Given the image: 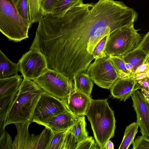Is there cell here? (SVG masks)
Masks as SVG:
<instances>
[{
    "mask_svg": "<svg viewBox=\"0 0 149 149\" xmlns=\"http://www.w3.org/2000/svg\"><path fill=\"white\" fill-rule=\"evenodd\" d=\"M138 15L122 1L99 0L82 3L61 17H44L41 45L49 60L58 70L71 78L85 72L94 59L92 54L106 36L134 24Z\"/></svg>",
    "mask_w": 149,
    "mask_h": 149,
    "instance_id": "6da1fadb",
    "label": "cell"
},
{
    "mask_svg": "<svg viewBox=\"0 0 149 149\" xmlns=\"http://www.w3.org/2000/svg\"><path fill=\"white\" fill-rule=\"evenodd\" d=\"M43 91L33 81L23 79L7 117L5 126L32 123L36 107Z\"/></svg>",
    "mask_w": 149,
    "mask_h": 149,
    "instance_id": "7a4b0ae2",
    "label": "cell"
},
{
    "mask_svg": "<svg viewBox=\"0 0 149 149\" xmlns=\"http://www.w3.org/2000/svg\"><path fill=\"white\" fill-rule=\"evenodd\" d=\"M86 115L98 147L105 149L107 142L114 136L116 123L114 111L107 100L92 99Z\"/></svg>",
    "mask_w": 149,
    "mask_h": 149,
    "instance_id": "3957f363",
    "label": "cell"
},
{
    "mask_svg": "<svg viewBox=\"0 0 149 149\" xmlns=\"http://www.w3.org/2000/svg\"><path fill=\"white\" fill-rule=\"evenodd\" d=\"M31 25L19 14L12 0H0V30L10 40L19 42L28 38Z\"/></svg>",
    "mask_w": 149,
    "mask_h": 149,
    "instance_id": "277c9868",
    "label": "cell"
},
{
    "mask_svg": "<svg viewBox=\"0 0 149 149\" xmlns=\"http://www.w3.org/2000/svg\"><path fill=\"white\" fill-rule=\"evenodd\" d=\"M134 24L121 28L110 34L104 51L106 56L121 57L138 47L142 37Z\"/></svg>",
    "mask_w": 149,
    "mask_h": 149,
    "instance_id": "5b68a950",
    "label": "cell"
},
{
    "mask_svg": "<svg viewBox=\"0 0 149 149\" xmlns=\"http://www.w3.org/2000/svg\"><path fill=\"white\" fill-rule=\"evenodd\" d=\"M33 81L44 91L61 100L66 98L73 90L72 80L59 72L49 69Z\"/></svg>",
    "mask_w": 149,
    "mask_h": 149,
    "instance_id": "8992f818",
    "label": "cell"
},
{
    "mask_svg": "<svg viewBox=\"0 0 149 149\" xmlns=\"http://www.w3.org/2000/svg\"><path fill=\"white\" fill-rule=\"evenodd\" d=\"M30 123L15 124L17 134L13 142V149H45L52 133L46 128L39 134H30L28 127Z\"/></svg>",
    "mask_w": 149,
    "mask_h": 149,
    "instance_id": "52a82bcc",
    "label": "cell"
},
{
    "mask_svg": "<svg viewBox=\"0 0 149 149\" xmlns=\"http://www.w3.org/2000/svg\"><path fill=\"white\" fill-rule=\"evenodd\" d=\"M87 73L98 86L105 89L110 88L118 78L109 56L95 59L87 70Z\"/></svg>",
    "mask_w": 149,
    "mask_h": 149,
    "instance_id": "ba28073f",
    "label": "cell"
},
{
    "mask_svg": "<svg viewBox=\"0 0 149 149\" xmlns=\"http://www.w3.org/2000/svg\"><path fill=\"white\" fill-rule=\"evenodd\" d=\"M68 110L63 100L44 91L36 107L32 122L43 125L51 116Z\"/></svg>",
    "mask_w": 149,
    "mask_h": 149,
    "instance_id": "9c48e42d",
    "label": "cell"
},
{
    "mask_svg": "<svg viewBox=\"0 0 149 149\" xmlns=\"http://www.w3.org/2000/svg\"><path fill=\"white\" fill-rule=\"evenodd\" d=\"M24 79L33 80L48 69L46 58L37 49L29 50L24 54L17 63Z\"/></svg>",
    "mask_w": 149,
    "mask_h": 149,
    "instance_id": "30bf717a",
    "label": "cell"
},
{
    "mask_svg": "<svg viewBox=\"0 0 149 149\" xmlns=\"http://www.w3.org/2000/svg\"><path fill=\"white\" fill-rule=\"evenodd\" d=\"M136 115V123L142 135L149 137V102L141 91L136 90L131 95Z\"/></svg>",
    "mask_w": 149,
    "mask_h": 149,
    "instance_id": "8fae6325",
    "label": "cell"
},
{
    "mask_svg": "<svg viewBox=\"0 0 149 149\" xmlns=\"http://www.w3.org/2000/svg\"><path fill=\"white\" fill-rule=\"evenodd\" d=\"M91 99L90 96L73 89L69 96L63 100L70 111L77 116L82 117L86 115Z\"/></svg>",
    "mask_w": 149,
    "mask_h": 149,
    "instance_id": "7c38bea8",
    "label": "cell"
},
{
    "mask_svg": "<svg viewBox=\"0 0 149 149\" xmlns=\"http://www.w3.org/2000/svg\"><path fill=\"white\" fill-rule=\"evenodd\" d=\"M80 117L68 110L51 116L43 126L52 132L65 131L72 126Z\"/></svg>",
    "mask_w": 149,
    "mask_h": 149,
    "instance_id": "4fadbf2b",
    "label": "cell"
},
{
    "mask_svg": "<svg viewBox=\"0 0 149 149\" xmlns=\"http://www.w3.org/2000/svg\"><path fill=\"white\" fill-rule=\"evenodd\" d=\"M136 80L130 77L118 78L110 88L112 96L120 101H125L135 91Z\"/></svg>",
    "mask_w": 149,
    "mask_h": 149,
    "instance_id": "5bb4252c",
    "label": "cell"
},
{
    "mask_svg": "<svg viewBox=\"0 0 149 149\" xmlns=\"http://www.w3.org/2000/svg\"><path fill=\"white\" fill-rule=\"evenodd\" d=\"M23 80L17 73L8 77L0 78V97L17 91Z\"/></svg>",
    "mask_w": 149,
    "mask_h": 149,
    "instance_id": "9a60e30c",
    "label": "cell"
},
{
    "mask_svg": "<svg viewBox=\"0 0 149 149\" xmlns=\"http://www.w3.org/2000/svg\"><path fill=\"white\" fill-rule=\"evenodd\" d=\"M73 80L74 90L91 96L93 81L87 73L82 72L78 74L74 77Z\"/></svg>",
    "mask_w": 149,
    "mask_h": 149,
    "instance_id": "2e32d148",
    "label": "cell"
},
{
    "mask_svg": "<svg viewBox=\"0 0 149 149\" xmlns=\"http://www.w3.org/2000/svg\"><path fill=\"white\" fill-rule=\"evenodd\" d=\"M17 91L0 97V132L5 129L6 118Z\"/></svg>",
    "mask_w": 149,
    "mask_h": 149,
    "instance_id": "e0dca14e",
    "label": "cell"
},
{
    "mask_svg": "<svg viewBox=\"0 0 149 149\" xmlns=\"http://www.w3.org/2000/svg\"><path fill=\"white\" fill-rule=\"evenodd\" d=\"M19 71L18 63L12 62L0 50V78L15 75Z\"/></svg>",
    "mask_w": 149,
    "mask_h": 149,
    "instance_id": "ac0fdd59",
    "label": "cell"
},
{
    "mask_svg": "<svg viewBox=\"0 0 149 149\" xmlns=\"http://www.w3.org/2000/svg\"><path fill=\"white\" fill-rule=\"evenodd\" d=\"M148 56L143 50L137 47L121 58L125 63L133 66L135 72L138 66L145 63Z\"/></svg>",
    "mask_w": 149,
    "mask_h": 149,
    "instance_id": "d6986e66",
    "label": "cell"
},
{
    "mask_svg": "<svg viewBox=\"0 0 149 149\" xmlns=\"http://www.w3.org/2000/svg\"><path fill=\"white\" fill-rule=\"evenodd\" d=\"M83 0H56L51 14L61 17L74 7L83 3Z\"/></svg>",
    "mask_w": 149,
    "mask_h": 149,
    "instance_id": "ffe728a7",
    "label": "cell"
},
{
    "mask_svg": "<svg viewBox=\"0 0 149 149\" xmlns=\"http://www.w3.org/2000/svg\"><path fill=\"white\" fill-rule=\"evenodd\" d=\"M86 126L85 117L84 116L81 117L69 129L77 143L88 136Z\"/></svg>",
    "mask_w": 149,
    "mask_h": 149,
    "instance_id": "44dd1931",
    "label": "cell"
},
{
    "mask_svg": "<svg viewBox=\"0 0 149 149\" xmlns=\"http://www.w3.org/2000/svg\"><path fill=\"white\" fill-rule=\"evenodd\" d=\"M139 125L136 122H133L126 127L124 136L119 149H127L134 140L138 132Z\"/></svg>",
    "mask_w": 149,
    "mask_h": 149,
    "instance_id": "7402d4cb",
    "label": "cell"
},
{
    "mask_svg": "<svg viewBox=\"0 0 149 149\" xmlns=\"http://www.w3.org/2000/svg\"><path fill=\"white\" fill-rule=\"evenodd\" d=\"M42 0H27L29 6V19L31 24L39 22L43 17L41 10Z\"/></svg>",
    "mask_w": 149,
    "mask_h": 149,
    "instance_id": "603a6c76",
    "label": "cell"
},
{
    "mask_svg": "<svg viewBox=\"0 0 149 149\" xmlns=\"http://www.w3.org/2000/svg\"><path fill=\"white\" fill-rule=\"evenodd\" d=\"M111 62L118 74V78H125L131 76V74L127 69L124 61L121 57L110 56Z\"/></svg>",
    "mask_w": 149,
    "mask_h": 149,
    "instance_id": "cb8c5ba5",
    "label": "cell"
},
{
    "mask_svg": "<svg viewBox=\"0 0 149 149\" xmlns=\"http://www.w3.org/2000/svg\"><path fill=\"white\" fill-rule=\"evenodd\" d=\"M67 130L51 132L50 139L45 149H61Z\"/></svg>",
    "mask_w": 149,
    "mask_h": 149,
    "instance_id": "d4e9b609",
    "label": "cell"
},
{
    "mask_svg": "<svg viewBox=\"0 0 149 149\" xmlns=\"http://www.w3.org/2000/svg\"><path fill=\"white\" fill-rule=\"evenodd\" d=\"M109 35L105 36L95 47L92 54L94 59H97L106 56L104 51Z\"/></svg>",
    "mask_w": 149,
    "mask_h": 149,
    "instance_id": "484cf974",
    "label": "cell"
},
{
    "mask_svg": "<svg viewBox=\"0 0 149 149\" xmlns=\"http://www.w3.org/2000/svg\"><path fill=\"white\" fill-rule=\"evenodd\" d=\"M140 89L142 94L149 102V76L143 79L136 80L135 91Z\"/></svg>",
    "mask_w": 149,
    "mask_h": 149,
    "instance_id": "4316f807",
    "label": "cell"
},
{
    "mask_svg": "<svg viewBox=\"0 0 149 149\" xmlns=\"http://www.w3.org/2000/svg\"><path fill=\"white\" fill-rule=\"evenodd\" d=\"M0 133V149H13V142L10 136L5 130Z\"/></svg>",
    "mask_w": 149,
    "mask_h": 149,
    "instance_id": "83f0119b",
    "label": "cell"
},
{
    "mask_svg": "<svg viewBox=\"0 0 149 149\" xmlns=\"http://www.w3.org/2000/svg\"><path fill=\"white\" fill-rule=\"evenodd\" d=\"M145 135L138 136L133 143L132 149H149V138Z\"/></svg>",
    "mask_w": 149,
    "mask_h": 149,
    "instance_id": "f1b7e54d",
    "label": "cell"
},
{
    "mask_svg": "<svg viewBox=\"0 0 149 149\" xmlns=\"http://www.w3.org/2000/svg\"><path fill=\"white\" fill-rule=\"evenodd\" d=\"M99 148L92 136L87 138L77 143L76 149H96Z\"/></svg>",
    "mask_w": 149,
    "mask_h": 149,
    "instance_id": "f546056e",
    "label": "cell"
},
{
    "mask_svg": "<svg viewBox=\"0 0 149 149\" xmlns=\"http://www.w3.org/2000/svg\"><path fill=\"white\" fill-rule=\"evenodd\" d=\"M16 8L19 14L23 18L29 21V6L27 0H19Z\"/></svg>",
    "mask_w": 149,
    "mask_h": 149,
    "instance_id": "4dcf8cb0",
    "label": "cell"
},
{
    "mask_svg": "<svg viewBox=\"0 0 149 149\" xmlns=\"http://www.w3.org/2000/svg\"><path fill=\"white\" fill-rule=\"evenodd\" d=\"M77 143L75 137L67 130L61 149H76Z\"/></svg>",
    "mask_w": 149,
    "mask_h": 149,
    "instance_id": "1f68e13d",
    "label": "cell"
},
{
    "mask_svg": "<svg viewBox=\"0 0 149 149\" xmlns=\"http://www.w3.org/2000/svg\"><path fill=\"white\" fill-rule=\"evenodd\" d=\"M56 0H42L41 10L43 16L51 13Z\"/></svg>",
    "mask_w": 149,
    "mask_h": 149,
    "instance_id": "d6a6232c",
    "label": "cell"
},
{
    "mask_svg": "<svg viewBox=\"0 0 149 149\" xmlns=\"http://www.w3.org/2000/svg\"><path fill=\"white\" fill-rule=\"evenodd\" d=\"M149 54V31L142 38L138 47Z\"/></svg>",
    "mask_w": 149,
    "mask_h": 149,
    "instance_id": "836d02e7",
    "label": "cell"
},
{
    "mask_svg": "<svg viewBox=\"0 0 149 149\" xmlns=\"http://www.w3.org/2000/svg\"><path fill=\"white\" fill-rule=\"evenodd\" d=\"M148 72H149V63L146 62L138 66L134 74Z\"/></svg>",
    "mask_w": 149,
    "mask_h": 149,
    "instance_id": "e575fe53",
    "label": "cell"
},
{
    "mask_svg": "<svg viewBox=\"0 0 149 149\" xmlns=\"http://www.w3.org/2000/svg\"><path fill=\"white\" fill-rule=\"evenodd\" d=\"M149 72L135 74L131 77L136 80L141 79L148 76Z\"/></svg>",
    "mask_w": 149,
    "mask_h": 149,
    "instance_id": "d590c367",
    "label": "cell"
},
{
    "mask_svg": "<svg viewBox=\"0 0 149 149\" xmlns=\"http://www.w3.org/2000/svg\"><path fill=\"white\" fill-rule=\"evenodd\" d=\"M106 149H113L114 146L113 143L110 140L107 143L106 145Z\"/></svg>",
    "mask_w": 149,
    "mask_h": 149,
    "instance_id": "8d00e7d4",
    "label": "cell"
},
{
    "mask_svg": "<svg viewBox=\"0 0 149 149\" xmlns=\"http://www.w3.org/2000/svg\"><path fill=\"white\" fill-rule=\"evenodd\" d=\"M12 0L16 8L19 0Z\"/></svg>",
    "mask_w": 149,
    "mask_h": 149,
    "instance_id": "74e56055",
    "label": "cell"
},
{
    "mask_svg": "<svg viewBox=\"0 0 149 149\" xmlns=\"http://www.w3.org/2000/svg\"></svg>",
    "mask_w": 149,
    "mask_h": 149,
    "instance_id": "f35d334b",
    "label": "cell"
}]
</instances>
